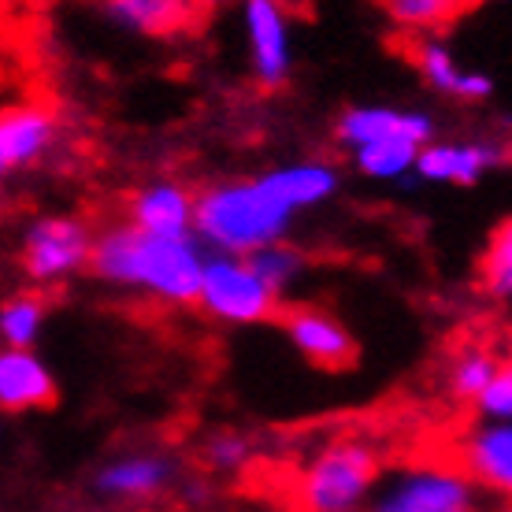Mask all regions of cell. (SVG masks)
Returning <instances> with one entry per match:
<instances>
[{"label":"cell","mask_w":512,"mask_h":512,"mask_svg":"<svg viewBox=\"0 0 512 512\" xmlns=\"http://www.w3.org/2000/svg\"><path fill=\"white\" fill-rule=\"evenodd\" d=\"M205 245L197 238H164L130 227L127 219L97 234L93 271L112 286L149 294L164 305H197L205 279Z\"/></svg>","instance_id":"1"},{"label":"cell","mask_w":512,"mask_h":512,"mask_svg":"<svg viewBox=\"0 0 512 512\" xmlns=\"http://www.w3.org/2000/svg\"><path fill=\"white\" fill-rule=\"evenodd\" d=\"M297 208L282 193L275 171L260 179L216 182L197 193V242L212 253L253 256L282 242Z\"/></svg>","instance_id":"2"},{"label":"cell","mask_w":512,"mask_h":512,"mask_svg":"<svg viewBox=\"0 0 512 512\" xmlns=\"http://www.w3.org/2000/svg\"><path fill=\"white\" fill-rule=\"evenodd\" d=\"M383 464L364 438H334L308 457L294 475L297 512H357L375 498Z\"/></svg>","instance_id":"3"},{"label":"cell","mask_w":512,"mask_h":512,"mask_svg":"<svg viewBox=\"0 0 512 512\" xmlns=\"http://www.w3.org/2000/svg\"><path fill=\"white\" fill-rule=\"evenodd\" d=\"M475 505L479 487L457 461L405 464L372 498V512H475Z\"/></svg>","instance_id":"4"},{"label":"cell","mask_w":512,"mask_h":512,"mask_svg":"<svg viewBox=\"0 0 512 512\" xmlns=\"http://www.w3.org/2000/svg\"><path fill=\"white\" fill-rule=\"evenodd\" d=\"M93 238L90 223L78 216H38L26 223L19 242V268L34 286L64 282L78 271L93 268Z\"/></svg>","instance_id":"5"},{"label":"cell","mask_w":512,"mask_h":512,"mask_svg":"<svg viewBox=\"0 0 512 512\" xmlns=\"http://www.w3.org/2000/svg\"><path fill=\"white\" fill-rule=\"evenodd\" d=\"M197 305L205 308L212 320L223 323H264L279 312V294L268 286V279L256 271L249 256L212 253L205 264L201 294Z\"/></svg>","instance_id":"6"},{"label":"cell","mask_w":512,"mask_h":512,"mask_svg":"<svg viewBox=\"0 0 512 512\" xmlns=\"http://www.w3.org/2000/svg\"><path fill=\"white\" fill-rule=\"evenodd\" d=\"M249 71L260 90H282L294 71V30L282 0H242Z\"/></svg>","instance_id":"7"},{"label":"cell","mask_w":512,"mask_h":512,"mask_svg":"<svg viewBox=\"0 0 512 512\" xmlns=\"http://www.w3.org/2000/svg\"><path fill=\"white\" fill-rule=\"evenodd\" d=\"M435 123L423 112H409V108H390V104H360L349 108L338 119V141L349 153L357 149H372V145H431Z\"/></svg>","instance_id":"8"},{"label":"cell","mask_w":512,"mask_h":512,"mask_svg":"<svg viewBox=\"0 0 512 512\" xmlns=\"http://www.w3.org/2000/svg\"><path fill=\"white\" fill-rule=\"evenodd\" d=\"M175 483V464L160 453H123L101 464L93 479V490L116 505H145V501L164 498Z\"/></svg>","instance_id":"9"},{"label":"cell","mask_w":512,"mask_h":512,"mask_svg":"<svg viewBox=\"0 0 512 512\" xmlns=\"http://www.w3.org/2000/svg\"><path fill=\"white\" fill-rule=\"evenodd\" d=\"M286 338L294 342V349L308 364L327 368V372H342L357 360V346H353V334L334 320L331 312L312 305H297L282 316Z\"/></svg>","instance_id":"10"},{"label":"cell","mask_w":512,"mask_h":512,"mask_svg":"<svg viewBox=\"0 0 512 512\" xmlns=\"http://www.w3.org/2000/svg\"><path fill=\"white\" fill-rule=\"evenodd\" d=\"M127 223L145 234L190 238L197 231V193L171 179L149 182L127 201Z\"/></svg>","instance_id":"11"},{"label":"cell","mask_w":512,"mask_h":512,"mask_svg":"<svg viewBox=\"0 0 512 512\" xmlns=\"http://www.w3.org/2000/svg\"><path fill=\"white\" fill-rule=\"evenodd\" d=\"M56 145V112L41 101H23L0 116V167L26 171L52 153Z\"/></svg>","instance_id":"12"},{"label":"cell","mask_w":512,"mask_h":512,"mask_svg":"<svg viewBox=\"0 0 512 512\" xmlns=\"http://www.w3.org/2000/svg\"><path fill=\"white\" fill-rule=\"evenodd\" d=\"M457 464L472 475L475 487L490 490L512 505V423L483 420L475 431H468Z\"/></svg>","instance_id":"13"},{"label":"cell","mask_w":512,"mask_h":512,"mask_svg":"<svg viewBox=\"0 0 512 512\" xmlns=\"http://www.w3.org/2000/svg\"><path fill=\"white\" fill-rule=\"evenodd\" d=\"M501 160H505V149L494 141H438V145H423L416 175H423L427 182L468 186Z\"/></svg>","instance_id":"14"},{"label":"cell","mask_w":512,"mask_h":512,"mask_svg":"<svg viewBox=\"0 0 512 512\" xmlns=\"http://www.w3.org/2000/svg\"><path fill=\"white\" fill-rule=\"evenodd\" d=\"M409 60L416 64L420 78L442 97H453V101H483L490 97L494 82L479 71H468L453 60V52L435 38H420L409 45Z\"/></svg>","instance_id":"15"},{"label":"cell","mask_w":512,"mask_h":512,"mask_svg":"<svg viewBox=\"0 0 512 512\" xmlns=\"http://www.w3.org/2000/svg\"><path fill=\"white\" fill-rule=\"evenodd\" d=\"M56 401V383L45 360L30 349H4L0 353V405L8 412L49 409Z\"/></svg>","instance_id":"16"},{"label":"cell","mask_w":512,"mask_h":512,"mask_svg":"<svg viewBox=\"0 0 512 512\" xmlns=\"http://www.w3.org/2000/svg\"><path fill=\"white\" fill-rule=\"evenodd\" d=\"M104 8L119 26H127L134 34H145V38L182 34L197 19V12L186 0H104Z\"/></svg>","instance_id":"17"},{"label":"cell","mask_w":512,"mask_h":512,"mask_svg":"<svg viewBox=\"0 0 512 512\" xmlns=\"http://www.w3.org/2000/svg\"><path fill=\"white\" fill-rule=\"evenodd\" d=\"M275 179H279L282 193L290 197V205L297 212L331 201L334 190H338V171L323 160H297V164L275 167Z\"/></svg>","instance_id":"18"},{"label":"cell","mask_w":512,"mask_h":512,"mask_svg":"<svg viewBox=\"0 0 512 512\" xmlns=\"http://www.w3.org/2000/svg\"><path fill=\"white\" fill-rule=\"evenodd\" d=\"M41 323H45V297L34 294V290L8 297L0 308L4 349H30L41 338Z\"/></svg>","instance_id":"19"},{"label":"cell","mask_w":512,"mask_h":512,"mask_svg":"<svg viewBox=\"0 0 512 512\" xmlns=\"http://www.w3.org/2000/svg\"><path fill=\"white\" fill-rule=\"evenodd\" d=\"M464 4L468 0H383L390 23L409 34H427V38H435L438 26L453 23Z\"/></svg>","instance_id":"20"},{"label":"cell","mask_w":512,"mask_h":512,"mask_svg":"<svg viewBox=\"0 0 512 512\" xmlns=\"http://www.w3.org/2000/svg\"><path fill=\"white\" fill-rule=\"evenodd\" d=\"M501 360L490 357L487 349H464L457 353V360L449 364V394L461 397V401H479L487 394V386L494 383Z\"/></svg>","instance_id":"21"},{"label":"cell","mask_w":512,"mask_h":512,"mask_svg":"<svg viewBox=\"0 0 512 512\" xmlns=\"http://www.w3.org/2000/svg\"><path fill=\"white\" fill-rule=\"evenodd\" d=\"M479 279H483L487 294L512 301V219H505L498 231L490 234L483 260H479Z\"/></svg>","instance_id":"22"},{"label":"cell","mask_w":512,"mask_h":512,"mask_svg":"<svg viewBox=\"0 0 512 512\" xmlns=\"http://www.w3.org/2000/svg\"><path fill=\"white\" fill-rule=\"evenodd\" d=\"M420 153L423 149H416V145H372V149H357L353 160H357V167L368 179L394 182V179H401L405 171H416Z\"/></svg>","instance_id":"23"},{"label":"cell","mask_w":512,"mask_h":512,"mask_svg":"<svg viewBox=\"0 0 512 512\" xmlns=\"http://www.w3.org/2000/svg\"><path fill=\"white\" fill-rule=\"evenodd\" d=\"M256 264V271L268 279V286L275 290V294H286L290 286L297 282V275L305 271V256L297 253L294 245H286V242H275L268 245V249H260V253L249 256Z\"/></svg>","instance_id":"24"},{"label":"cell","mask_w":512,"mask_h":512,"mask_svg":"<svg viewBox=\"0 0 512 512\" xmlns=\"http://www.w3.org/2000/svg\"><path fill=\"white\" fill-rule=\"evenodd\" d=\"M475 409L483 412V420L512 423V357L501 360L494 383L487 386V394L475 401Z\"/></svg>","instance_id":"25"},{"label":"cell","mask_w":512,"mask_h":512,"mask_svg":"<svg viewBox=\"0 0 512 512\" xmlns=\"http://www.w3.org/2000/svg\"><path fill=\"white\" fill-rule=\"evenodd\" d=\"M249 461V442L242 435H216L208 442V464L219 472H238Z\"/></svg>","instance_id":"26"},{"label":"cell","mask_w":512,"mask_h":512,"mask_svg":"<svg viewBox=\"0 0 512 512\" xmlns=\"http://www.w3.org/2000/svg\"><path fill=\"white\" fill-rule=\"evenodd\" d=\"M193 12L201 15V12H208V8H219V4H227V0H186Z\"/></svg>","instance_id":"27"},{"label":"cell","mask_w":512,"mask_h":512,"mask_svg":"<svg viewBox=\"0 0 512 512\" xmlns=\"http://www.w3.org/2000/svg\"><path fill=\"white\" fill-rule=\"evenodd\" d=\"M509 357H512V334H509Z\"/></svg>","instance_id":"28"},{"label":"cell","mask_w":512,"mask_h":512,"mask_svg":"<svg viewBox=\"0 0 512 512\" xmlns=\"http://www.w3.org/2000/svg\"><path fill=\"white\" fill-rule=\"evenodd\" d=\"M357 512H364V509H357Z\"/></svg>","instance_id":"29"}]
</instances>
